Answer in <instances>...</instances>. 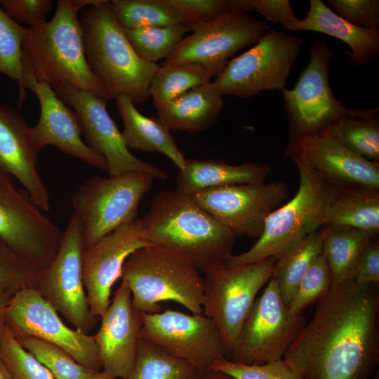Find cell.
I'll return each instance as SVG.
<instances>
[{
    "instance_id": "46",
    "label": "cell",
    "mask_w": 379,
    "mask_h": 379,
    "mask_svg": "<svg viewBox=\"0 0 379 379\" xmlns=\"http://www.w3.org/2000/svg\"><path fill=\"white\" fill-rule=\"evenodd\" d=\"M251 4L253 10L268 20L281 23L282 30H288L298 20L288 0H251Z\"/></svg>"
},
{
    "instance_id": "18",
    "label": "cell",
    "mask_w": 379,
    "mask_h": 379,
    "mask_svg": "<svg viewBox=\"0 0 379 379\" xmlns=\"http://www.w3.org/2000/svg\"><path fill=\"white\" fill-rule=\"evenodd\" d=\"M54 91L74 109L88 145L105 159L109 176L141 172L157 179L168 178L164 171L138 159L129 151L122 133L107 110L106 100L69 85Z\"/></svg>"
},
{
    "instance_id": "1",
    "label": "cell",
    "mask_w": 379,
    "mask_h": 379,
    "mask_svg": "<svg viewBox=\"0 0 379 379\" xmlns=\"http://www.w3.org/2000/svg\"><path fill=\"white\" fill-rule=\"evenodd\" d=\"M282 359L300 379H369L379 364L378 284L331 288Z\"/></svg>"
},
{
    "instance_id": "10",
    "label": "cell",
    "mask_w": 379,
    "mask_h": 379,
    "mask_svg": "<svg viewBox=\"0 0 379 379\" xmlns=\"http://www.w3.org/2000/svg\"><path fill=\"white\" fill-rule=\"evenodd\" d=\"M305 39L269 30L251 48L230 60L213 81L223 95L250 98L264 90L283 91Z\"/></svg>"
},
{
    "instance_id": "41",
    "label": "cell",
    "mask_w": 379,
    "mask_h": 379,
    "mask_svg": "<svg viewBox=\"0 0 379 379\" xmlns=\"http://www.w3.org/2000/svg\"><path fill=\"white\" fill-rule=\"evenodd\" d=\"M187 20L190 26L213 21L231 13L253 10L251 0H166Z\"/></svg>"
},
{
    "instance_id": "37",
    "label": "cell",
    "mask_w": 379,
    "mask_h": 379,
    "mask_svg": "<svg viewBox=\"0 0 379 379\" xmlns=\"http://www.w3.org/2000/svg\"><path fill=\"white\" fill-rule=\"evenodd\" d=\"M16 339L48 369L55 379H92L98 372L81 366L57 345L34 337Z\"/></svg>"
},
{
    "instance_id": "48",
    "label": "cell",
    "mask_w": 379,
    "mask_h": 379,
    "mask_svg": "<svg viewBox=\"0 0 379 379\" xmlns=\"http://www.w3.org/2000/svg\"><path fill=\"white\" fill-rule=\"evenodd\" d=\"M0 379H13L9 371L0 359Z\"/></svg>"
},
{
    "instance_id": "27",
    "label": "cell",
    "mask_w": 379,
    "mask_h": 379,
    "mask_svg": "<svg viewBox=\"0 0 379 379\" xmlns=\"http://www.w3.org/2000/svg\"><path fill=\"white\" fill-rule=\"evenodd\" d=\"M115 103L124 123L122 133L128 148L164 154L178 168L184 166L185 157L178 147L171 131L157 117L141 114L126 96L115 99Z\"/></svg>"
},
{
    "instance_id": "15",
    "label": "cell",
    "mask_w": 379,
    "mask_h": 379,
    "mask_svg": "<svg viewBox=\"0 0 379 379\" xmlns=\"http://www.w3.org/2000/svg\"><path fill=\"white\" fill-rule=\"evenodd\" d=\"M141 338L201 373L211 370L216 361L226 359L218 328L203 313L186 314L170 309L143 313Z\"/></svg>"
},
{
    "instance_id": "43",
    "label": "cell",
    "mask_w": 379,
    "mask_h": 379,
    "mask_svg": "<svg viewBox=\"0 0 379 379\" xmlns=\"http://www.w3.org/2000/svg\"><path fill=\"white\" fill-rule=\"evenodd\" d=\"M340 18L366 30L378 29V0H328Z\"/></svg>"
},
{
    "instance_id": "44",
    "label": "cell",
    "mask_w": 379,
    "mask_h": 379,
    "mask_svg": "<svg viewBox=\"0 0 379 379\" xmlns=\"http://www.w3.org/2000/svg\"><path fill=\"white\" fill-rule=\"evenodd\" d=\"M53 6L51 0H0V6L14 20L35 27L46 21Z\"/></svg>"
},
{
    "instance_id": "38",
    "label": "cell",
    "mask_w": 379,
    "mask_h": 379,
    "mask_svg": "<svg viewBox=\"0 0 379 379\" xmlns=\"http://www.w3.org/2000/svg\"><path fill=\"white\" fill-rule=\"evenodd\" d=\"M0 359L13 379H55L48 369L24 348L0 319Z\"/></svg>"
},
{
    "instance_id": "36",
    "label": "cell",
    "mask_w": 379,
    "mask_h": 379,
    "mask_svg": "<svg viewBox=\"0 0 379 379\" xmlns=\"http://www.w3.org/2000/svg\"><path fill=\"white\" fill-rule=\"evenodd\" d=\"M28 27L20 25L0 6V74L19 84V105L26 98L23 85L22 44Z\"/></svg>"
},
{
    "instance_id": "29",
    "label": "cell",
    "mask_w": 379,
    "mask_h": 379,
    "mask_svg": "<svg viewBox=\"0 0 379 379\" xmlns=\"http://www.w3.org/2000/svg\"><path fill=\"white\" fill-rule=\"evenodd\" d=\"M325 227L321 253L329 268L331 288H333L354 280L360 253L373 237L354 228Z\"/></svg>"
},
{
    "instance_id": "19",
    "label": "cell",
    "mask_w": 379,
    "mask_h": 379,
    "mask_svg": "<svg viewBox=\"0 0 379 379\" xmlns=\"http://www.w3.org/2000/svg\"><path fill=\"white\" fill-rule=\"evenodd\" d=\"M149 245L142 237L140 219L138 218L84 249L82 276L92 314L100 317L106 312L112 288L121 277L125 261L135 251Z\"/></svg>"
},
{
    "instance_id": "11",
    "label": "cell",
    "mask_w": 379,
    "mask_h": 379,
    "mask_svg": "<svg viewBox=\"0 0 379 379\" xmlns=\"http://www.w3.org/2000/svg\"><path fill=\"white\" fill-rule=\"evenodd\" d=\"M305 324L302 314L290 312L276 281L270 278L263 293L254 300L229 360L263 364L282 359Z\"/></svg>"
},
{
    "instance_id": "6",
    "label": "cell",
    "mask_w": 379,
    "mask_h": 379,
    "mask_svg": "<svg viewBox=\"0 0 379 379\" xmlns=\"http://www.w3.org/2000/svg\"><path fill=\"white\" fill-rule=\"evenodd\" d=\"M299 173L295 196L267 218L262 232L248 251L232 255L225 267L252 264L273 257L277 260L312 232L323 227L327 208L338 190L300 159L291 157Z\"/></svg>"
},
{
    "instance_id": "32",
    "label": "cell",
    "mask_w": 379,
    "mask_h": 379,
    "mask_svg": "<svg viewBox=\"0 0 379 379\" xmlns=\"http://www.w3.org/2000/svg\"><path fill=\"white\" fill-rule=\"evenodd\" d=\"M212 76L197 63L161 64L149 88L156 109L160 110L187 91L211 81Z\"/></svg>"
},
{
    "instance_id": "34",
    "label": "cell",
    "mask_w": 379,
    "mask_h": 379,
    "mask_svg": "<svg viewBox=\"0 0 379 379\" xmlns=\"http://www.w3.org/2000/svg\"><path fill=\"white\" fill-rule=\"evenodd\" d=\"M137 55L145 62L154 63L167 58L192 28L188 25L124 29Z\"/></svg>"
},
{
    "instance_id": "47",
    "label": "cell",
    "mask_w": 379,
    "mask_h": 379,
    "mask_svg": "<svg viewBox=\"0 0 379 379\" xmlns=\"http://www.w3.org/2000/svg\"><path fill=\"white\" fill-rule=\"evenodd\" d=\"M198 379H236L232 375L219 371L210 370L201 373Z\"/></svg>"
},
{
    "instance_id": "23",
    "label": "cell",
    "mask_w": 379,
    "mask_h": 379,
    "mask_svg": "<svg viewBox=\"0 0 379 379\" xmlns=\"http://www.w3.org/2000/svg\"><path fill=\"white\" fill-rule=\"evenodd\" d=\"M38 154L32 127L18 112L0 104V169L22 185L37 207L49 211L48 191L36 168Z\"/></svg>"
},
{
    "instance_id": "16",
    "label": "cell",
    "mask_w": 379,
    "mask_h": 379,
    "mask_svg": "<svg viewBox=\"0 0 379 379\" xmlns=\"http://www.w3.org/2000/svg\"><path fill=\"white\" fill-rule=\"evenodd\" d=\"M269 30L266 22L248 13H226L193 26V32L180 41L162 64L197 63L216 77L231 57L256 44Z\"/></svg>"
},
{
    "instance_id": "22",
    "label": "cell",
    "mask_w": 379,
    "mask_h": 379,
    "mask_svg": "<svg viewBox=\"0 0 379 379\" xmlns=\"http://www.w3.org/2000/svg\"><path fill=\"white\" fill-rule=\"evenodd\" d=\"M23 85L36 95L39 102V120L32 127L36 150L39 152L46 146L53 145L65 154L107 171L105 159L82 140L81 128L76 114L53 89L48 84L36 81L27 70H24Z\"/></svg>"
},
{
    "instance_id": "17",
    "label": "cell",
    "mask_w": 379,
    "mask_h": 379,
    "mask_svg": "<svg viewBox=\"0 0 379 379\" xmlns=\"http://www.w3.org/2000/svg\"><path fill=\"white\" fill-rule=\"evenodd\" d=\"M288 194L287 184L276 180L210 188L190 197L236 237L259 238L267 217Z\"/></svg>"
},
{
    "instance_id": "13",
    "label": "cell",
    "mask_w": 379,
    "mask_h": 379,
    "mask_svg": "<svg viewBox=\"0 0 379 379\" xmlns=\"http://www.w3.org/2000/svg\"><path fill=\"white\" fill-rule=\"evenodd\" d=\"M61 235L27 191L17 189L12 176L0 169V239L41 272L55 255Z\"/></svg>"
},
{
    "instance_id": "33",
    "label": "cell",
    "mask_w": 379,
    "mask_h": 379,
    "mask_svg": "<svg viewBox=\"0 0 379 379\" xmlns=\"http://www.w3.org/2000/svg\"><path fill=\"white\" fill-rule=\"evenodd\" d=\"M201 372L141 338L135 365L127 379H198Z\"/></svg>"
},
{
    "instance_id": "49",
    "label": "cell",
    "mask_w": 379,
    "mask_h": 379,
    "mask_svg": "<svg viewBox=\"0 0 379 379\" xmlns=\"http://www.w3.org/2000/svg\"><path fill=\"white\" fill-rule=\"evenodd\" d=\"M92 379H117V378L102 370L97 372Z\"/></svg>"
},
{
    "instance_id": "39",
    "label": "cell",
    "mask_w": 379,
    "mask_h": 379,
    "mask_svg": "<svg viewBox=\"0 0 379 379\" xmlns=\"http://www.w3.org/2000/svg\"><path fill=\"white\" fill-rule=\"evenodd\" d=\"M40 272L0 239V319L3 310L19 291L36 286Z\"/></svg>"
},
{
    "instance_id": "9",
    "label": "cell",
    "mask_w": 379,
    "mask_h": 379,
    "mask_svg": "<svg viewBox=\"0 0 379 379\" xmlns=\"http://www.w3.org/2000/svg\"><path fill=\"white\" fill-rule=\"evenodd\" d=\"M273 257L204 274L203 314L218 328L229 359L257 293L272 276Z\"/></svg>"
},
{
    "instance_id": "8",
    "label": "cell",
    "mask_w": 379,
    "mask_h": 379,
    "mask_svg": "<svg viewBox=\"0 0 379 379\" xmlns=\"http://www.w3.org/2000/svg\"><path fill=\"white\" fill-rule=\"evenodd\" d=\"M154 179L145 173L129 172L107 178L95 176L79 187L72 201L83 227L85 248L138 218L140 202Z\"/></svg>"
},
{
    "instance_id": "30",
    "label": "cell",
    "mask_w": 379,
    "mask_h": 379,
    "mask_svg": "<svg viewBox=\"0 0 379 379\" xmlns=\"http://www.w3.org/2000/svg\"><path fill=\"white\" fill-rule=\"evenodd\" d=\"M326 227H321L302 239L276 260L271 278L277 284L286 305L293 299L298 285L314 260L321 253Z\"/></svg>"
},
{
    "instance_id": "42",
    "label": "cell",
    "mask_w": 379,
    "mask_h": 379,
    "mask_svg": "<svg viewBox=\"0 0 379 379\" xmlns=\"http://www.w3.org/2000/svg\"><path fill=\"white\" fill-rule=\"evenodd\" d=\"M211 369L236 379H300L283 359L263 364H245L223 359L214 362Z\"/></svg>"
},
{
    "instance_id": "28",
    "label": "cell",
    "mask_w": 379,
    "mask_h": 379,
    "mask_svg": "<svg viewBox=\"0 0 379 379\" xmlns=\"http://www.w3.org/2000/svg\"><path fill=\"white\" fill-rule=\"evenodd\" d=\"M322 226L350 227L375 237L379 233V190L338 189L327 208Z\"/></svg>"
},
{
    "instance_id": "26",
    "label": "cell",
    "mask_w": 379,
    "mask_h": 379,
    "mask_svg": "<svg viewBox=\"0 0 379 379\" xmlns=\"http://www.w3.org/2000/svg\"><path fill=\"white\" fill-rule=\"evenodd\" d=\"M223 105L222 95L210 81L177 97L157 114L170 131L197 133L215 124Z\"/></svg>"
},
{
    "instance_id": "25",
    "label": "cell",
    "mask_w": 379,
    "mask_h": 379,
    "mask_svg": "<svg viewBox=\"0 0 379 379\" xmlns=\"http://www.w3.org/2000/svg\"><path fill=\"white\" fill-rule=\"evenodd\" d=\"M288 31H313L340 39L351 48L345 53L354 66L367 64L379 53L378 29L366 30L350 24L321 0H310L305 18L298 19Z\"/></svg>"
},
{
    "instance_id": "5",
    "label": "cell",
    "mask_w": 379,
    "mask_h": 379,
    "mask_svg": "<svg viewBox=\"0 0 379 379\" xmlns=\"http://www.w3.org/2000/svg\"><path fill=\"white\" fill-rule=\"evenodd\" d=\"M121 279L131 293L133 305L145 314L161 312L160 302L172 300L192 314H202L204 278L185 255L149 245L125 261Z\"/></svg>"
},
{
    "instance_id": "40",
    "label": "cell",
    "mask_w": 379,
    "mask_h": 379,
    "mask_svg": "<svg viewBox=\"0 0 379 379\" xmlns=\"http://www.w3.org/2000/svg\"><path fill=\"white\" fill-rule=\"evenodd\" d=\"M331 287L329 268L325 257L321 253L311 264L287 307L293 314H302L307 307L316 303L326 295Z\"/></svg>"
},
{
    "instance_id": "2",
    "label": "cell",
    "mask_w": 379,
    "mask_h": 379,
    "mask_svg": "<svg viewBox=\"0 0 379 379\" xmlns=\"http://www.w3.org/2000/svg\"><path fill=\"white\" fill-rule=\"evenodd\" d=\"M140 219L149 245L181 253L203 274L224 267L232 255L236 237L176 190L157 193Z\"/></svg>"
},
{
    "instance_id": "24",
    "label": "cell",
    "mask_w": 379,
    "mask_h": 379,
    "mask_svg": "<svg viewBox=\"0 0 379 379\" xmlns=\"http://www.w3.org/2000/svg\"><path fill=\"white\" fill-rule=\"evenodd\" d=\"M270 166L251 161L232 165L220 159H185L178 169L176 190L192 196L203 190L238 184H261L270 173Z\"/></svg>"
},
{
    "instance_id": "35",
    "label": "cell",
    "mask_w": 379,
    "mask_h": 379,
    "mask_svg": "<svg viewBox=\"0 0 379 379\" xmlns=\"http://www.w3.org/2000/svg\"><path fill=\"white\" fill-rule=\"evenodd\" d=\"M330 131L336 139L354 153L368 161L379 163L378 115L345 116Z\"/></svg>"
},
{
    "instance_id": "14",
    "label": "cell",
    "mask_w": 379,
    "mask_h": 379,
    "mask_svg": "<svg viewBox=\"0 0 379 379\" xmlns=\"http://www.w3.org/2000/svg\"><path fill=\"white\" fill-rule=\"evenodd\" d=\"M15 338L34 337L60 347L81 366L101 368L93 336L67 326L55 308L33 286L19 291L1 312Z\"/></svg>"
},
{
    "instance_id": "31",
    "label": "cell",
    "mask_w": 379,
    "mask_h": 379,
    "mask_svg": "<svg viewBox=\"0 0 379 379\" xmlns=\"http://www.w3.org/2000/svg\"><path fill=\"white\" fill-rule=\"evenodd\" d=\"M109 4L124 29L190 26L187 18L166 0H112Z\"/></svg>"
},
{
    "instance_id": "21",
    "label": "cell",
    "mask_w": 379,
    "mask_h": 379,
    "mask_svg": "<svg viewBox=\"0 0 379 379\" xmlns=\"http://www.w3.org/2000/svg\"><path fill=\"white\" fill-rule=\"evenodd\" d=\"M93 336L101 368L117 378L127 379L135 365L141 340L143 313L133 304L131 293L121 281Z\"/></svg>"
},
{
    "instance_id": "4",
    "label": "cell",
    "mask_w": 379,
    "mask_h": 379,
    "mask_svg": "<svg viewBox=\"0 0 379 379\" xmlns=\"http://www.w3.org/2000/svg\"><path fill=\"white\" fill-rule=\"evenodd\" d=\"M83 9L80 22L86 60L109 99L124 95L134 104L147 101L159 65L145 62L137 55L117 21L109 1L100 0Z\"/></svg>"
},
{
    "instance_id": "20",
    "label": "cell",
    "mask_w": 379,
    "mask_h": 379,
    "mask_svg": "<svg viewBox=\"0 0 379 379\" xmlns=\"http://www.w3.org/2000/svg\"><path fill=\"white\" fill-rule=\"evenodd\" d=\"M286 156H295L336 188L379 190V163L354 153L330 131L304 135L288 145Z\"/></svg>"
},
{
    "instance_id": "7",
    "label": "cell",
    "mask_w": 379,
    "mask_h": 379,
    "mask_svg": "<svg viewBox=\"0 0 379 379\" xmlns=\"http://www.w3.org/2000/svg\"><path fill=\"white\" fill-rule=\"evenodd\" d=\"M334 57V52L324 41L314 42L309 50L308 64L294 88L281 91L289 120L288 145L304 135L331 131L345 116L378 114V108L347 109L335 98L328 83L330 64Z\"/></svg>"
},
{
    "instance_id": "3",
    "label": "cell",
    "mask_w": 379,
    "mask_h": 379,
    "mask_svg": "<svg viewBox=\"0 0 379 379\" xmlns=\"http://www.w3.org/2000/svg\"><path fill=\"white\" fill-rule=\"evenodd\" d=\"M100 0H59L49 22L28 27L22 44L23 70L53 91L66 85L92 93L107 101L109 95L90 68L78 13Z\"/></svg>"
},
{
    "instance_id": "45",
    "label": "cell",
    "mask_w": 379,
    "mask_h": 379,
    "mask_svg": "<svg viewBox=\"0 0 379 379\" xmlns=\"http://www.w3.org/2000/svg\"><path fill=\"white\" fill-rule=\"evenodd\" d=\"M354 281L357 285L378 284L379 244L372 239L364 247L357 264Z\"/></svg>"
},
{
    "instance_id": "12",
    "label": "cell",
    "mask_w": 379,
    "mask_h": 379,
    "mask_svg": "<svg viewBox=\"0 0 379 379\" xmlns=\"http://www.w3.org/2000/svg\"><path fill=\"white\" fill-rule=\"evenodd\" d=\"M83 227L73 213L62 232L58 251L41 271L35 288L77 331L87 334L98 317L91 312L84 291Z\"/></svg>"
}]
</instances>
